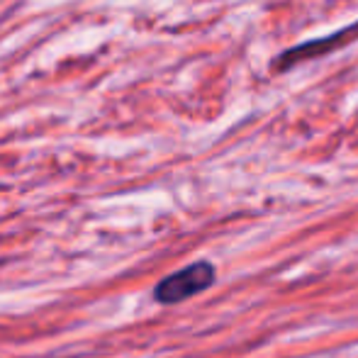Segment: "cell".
<instances>
[{
  "label": "cell",
  "mask_w": 358,
  "mask_h": 358,
  "mask_svg": "<svg viewBox=\"0 0 358 358\" xmlns=\"http://www.w3.org/2000/svg\"><path fill=\"white\" fill-rule=\"evenodd\" d=\"M215 280V268L205 261L200 264H193L188 268L178 271V273L164 278L159 285H156V300L164 302V305H173V302L188 300V297L203 292L205 287H210Z\"/></svg>",
  "instance_id": "obj_1"
}]
</instances>
